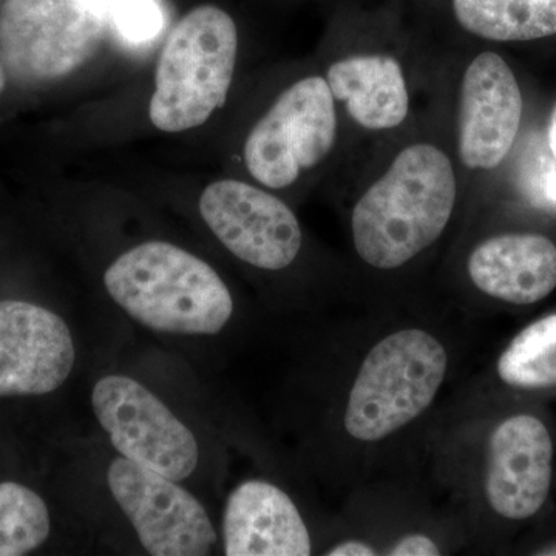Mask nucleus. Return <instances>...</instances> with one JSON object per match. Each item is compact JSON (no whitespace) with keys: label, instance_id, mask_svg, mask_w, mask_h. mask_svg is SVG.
<instances>
[{"label":"nucleus","instance_id":"nucleus-6","mask_svg":"<svg viewBox=\"0 0 556 556\" xmlns=\"http://www.w3.org/2000/svg\"><path fill=\"white\" fill-rule=\"evenodd\" d=\"M108 17L80 0H9L0 58L17 78H62L93 56Z\"/></svg>","mask_w":556,"mask_h":556},{"label":"nucleus","instance_id":"nucleus-13","mask_svg":"<svg viewBox=\"0 0 556 556\" xmlns=\"http://www.w3.org/2000/svg\"><path fill=\"white\" fill-rule=\"evenodd\" d=\"M228 556H308V527L291 497L270 482L252 479L230 493L223 517Z\"/></svg>","mask_w":556,"mask_h":556},{"label":"nucleus","instance_id":"nucleus-21","mask_svg":"<svg viewBox=\"0 0 556 556\" xmlns=\"http://www.w3.org/2000/svg\"><path fill=\"white\" fill-rule=\"evenodd\" d=\"M329 556H372L376 555L375 548L362 541H343L328 552Z\"/></svg>","mask_w":556,"mask_h":556},{"label":"nucleus","instance_id":"nucleus-23","mask_svg":"<svg viewBox=\"0 0 556 556\" xmlns=\"http://www.w3.org/2000/svg\"><path fill=\"white\" fill-rule=\"evenodd\" d=\"M5 84H7L5 70H3L2 65H0V93H2V90L5 89Z\"/></svg>","mask_w":556,"mask_h":556},{"label":"nucleus","instance_id":"nucleus-4","mask_svg":"<svg viewBox=\"0 0 556 556\" xmlns=\"http://www.w3.org/2000/svg\"><path fill=\"white\" fill-rule=\"evenodd\" d=\"M447 365L445 348L422 329H402L380 340L351 388L348 434L376 442L413 422L433 404Z\"/></svg>","mask_w":556,"mask_h":556},{"label":"nucleus","instance_id":"nucleus-3","mask_svg":"<svg viewBox=\"0 0 556 556\" xmlns=\"http://www.w3.org/2000/svg\"><path fill=\"white\" fill-rule=\"evenodd\" d=\"M237 49V25L225 10L201 5L189 11L161 50L149 105L153 126L178 134L206 123L228 100Z\"/></svg>","mask_w":556,"mask_h":556},{"label":"nucleus","instance_id":"nucleus-12","mask_svg":"<svg viewBox=\"0 0 556 556\" xmlns=\"http://www.w3.org/2000/svg\"><path fill=\"white\" fill-rule=\"evenodd\" d=\"M554 475V441L532 415L507 417L489 442L485 493L500 517L525 521L546 504Z\"/></svg>","mask_w":556,"mask_h":556},{"label":"nucleus","instance_id":"nucleus-22","mask_svg":"<svg viewBox=\"0 0 556 556\" xmlns=\"http://www.w3.org/2000/svg\"><path fill=\"white\" fill-rule=\"evenodd\" d=\"M548 148H551L552 155L556 161V104L552 110L551 123H548Z\"/></svg>","mask_w":556,"mask_h":556},{"label":"nucleus","instance_id":"nucleus-10","mask_svg":"<svg viewBox=\"0 0 556 556\" xmlns=\"http://www.w3.org/2000/svg\"><path fill=\"white\" fill-rule=\"evenodd\" d=\"M522 119L517 76L500 54L484 51L468 64L457 109V150L468 169L492 170L507 159Z\"/></svg>","mask_w":556,"mask_h":556},{"label":"nucleus","instance_id":"nucleus-17","mask_svg":"<svg viewBox=\"0 0 556 556\" xmlns=\"http://www.w3.org/2000/svg\"><path fill=\"white\" fill-rule=\"evenodd\" d=\"M497 375L515 388L556 386V314L533 321L511 340L497 361Z\"/></svg>","mask_w":556,"mask_h":556},{"label":"nucleus","instance_id":"nucleus-16","mask_svg":"<svg viewBox=\"0 0 556 556\" xmlns=\"http://www.w3.org/2000/svg\"><path fill=\"white\" fill-rule=\"evenodd\" d=\"M464 31L495 42L556 36V0H450Z\"/></svg>","mask_w":556,"mask_h":556},{"label":"nucleus","instance_id":"nucleus-18","mask_svg":"<svg viewBox=\"0 0 556 556\" xmlns=\"http://www.w3.org/2000/svg\"><path fill=\"white\" fill-rule=\"evenodd\" d=\"M50 529L49 507L38 493L17 482L0 484V556L31 554Z\"/></svg>","mask_w":556,"mask_h":556},{"label":"nucleus","instance_id":"nucleus-15","mask_svg":"<svg viewBox=\"0 0 556 556\" xmlns=\"http://www.w3.org/2000/svg\"><path fill=\"white\" fill-rule=\"evenodd\" d=\"M327 83L358 126L391 130L407 119L409 94L404 70L388 54H357L329 65Z\"/></svg>","mask_w":556,"mask_h":556},{"label":"nucleus","instance_id":"nucleus-19","mask_svg":"<svg viewBox=\"0 0 556 556\" xmlns=\"http://www.w3.org/2000/svg\"><path fill=\"white\" fill-rule=\"evenodd\" d=\"M112 22L130 42H146L163 28V14L155 0H116Z\"/></svg>","mask_w":556,"mask_h":556},{"label":"nucleus","instance_id":"nucleus-14","mask_svg":"<svg viewBox=\"0 0 556 556\" xmlns=\"http://www.w3.org/2000/svg\"><path fill=\"white\" fill-rule=\"evenodd\" d=\"M468 276L489 298L533 305L556 288V247L540 233H503L482 241L468 258Z\"/></svg>","mask_w":556,"mask_h":556},{"label":"nucleus","instance_id":"nucleus-1","mask_svg":"<svg viewBox=\"0 0 556 556\" xmlns=\"http://www.w3.org/2000/svg\"><path fill=\"white\" fill-rule=\"evenodd\" d=\"M456 197L455 169L441 149L417 142L402 150L354 206L358 257L376 269L407 265L444 233Z\"/></svg>","mask_w":556,"mask_h":556},{"label":"nucleus","instance_id":"nucleus-8","mask_svg":"<svg viewBox=\"0 0 556 556\" xmlns=\"http://www.w3.org/2000/svg\"><path fill=\"white\" fill-rule=\"evenodd\" d=\"M110 492L153 556H203L217 543L206 508L177 481L119 456L108 471Z\"/></svg>","mask_w":556,"mask_h":556},{"label":"nucleus","instance_id":"nucleus-20","mask_svg":"<svg viewBox=\"0 0 556 556\" xmlns=\"http://www.w3.org/2000/svg\"><path fill=\"white\" fill-rule=\"evenodd\" d=\"M388 555L393 556H438L441 555L438 544L431 540L430 536L420 535H408L402 538L399 543L391 547Z\"/></svg>","mask_w":556,"mask_h":556},{"label":"nucleus","instance_id":"nucleus-2","mask_svg":"<svg viewBox=\"0 0 556 556\" xmlns=\"http://www.w3.org/2000/svg\"><path fill=\"white\" fill-rule=\"evenodd\" d=\"M104 285L127 316L166 334H218L233 313L217 270L166 241H148L121 255L105 270Z\"/></svg>","mask_w":556,"mask_h":556},{"label":"nucleus","instance_id":"nucleus-5","mask_svg":"<svg viewBox=\"0 0 556 556\" xmlns=\"http://www.w3.org/2000/svg\"><path fill=\"white\" fill-rule=\"evenodd\" d=\"M334 101L321 76L292 84L248 135L249 174L266 188L283 189L327 159L338 137Z\"/></svg>","mask_w":556,"mask_h":556},{"label":"nucleus","instance_id":"nucleus-11","mask_svg":"<svg viewBox=\"0 0 556 556\" xmlns=\"http://www.w3.org/2000/svg\"><path fill=\"white\" fill-rule=\"evenodd\" d=\"M75 358L64 318L33 303L0 302V397L53 393L68 379Z\"/></svg>","mask_w":556,"mask_h":556},{"label":"nucleus","instance_id":"nucleus-24","mask_svg":"<svg viewBox=\"0 0 556 556\" xmlns=\"http://www.w3.org/2000/svg\"><path fill=\"white\" fill-rule=\"evenodd\" d=\"M540 555L556 556V546H552V547L546 548V551H544V552H540Z\"/></svg>","mask_w":556,"mask_h":556},{"label":"nucleus","instance_id":"nucleus-7","mask_svg":"<svg viewBox=\"0 0 556 556\" xmlns=\"http://www.w3.org/2000/svg\"><path fill=\"white\" fill-rule=\"evenodd\" d=\"M94 416L119 455L163 477L182 481L200 460L197 438L149 388L129 376L98 380Z\"/></svg>","mask_w":556,"mask_h":556},{"label":"nucleus","instance_id":"nucleus-9","mask_svg":"<svg viewBox=\"0 0 556 556\" xmlns=\"http://www.w3.org/2000/svg\"><path fill=\"white\" fill-rule=\"evenodd\" d=\"M199 207L208 229L241 262L280 270L298 258L303 241L299 219L273 193L222 179L204 189Z\"/></svg>","mask_w":556,"mask_h":556}]
</instances>
